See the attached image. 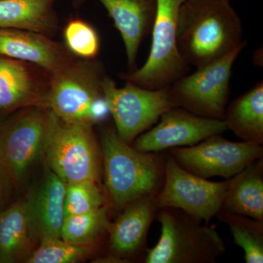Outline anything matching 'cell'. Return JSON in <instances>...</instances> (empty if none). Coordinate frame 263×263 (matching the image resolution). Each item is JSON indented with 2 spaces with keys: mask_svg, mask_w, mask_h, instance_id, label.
<instances>
[{
  "mask_svg": "<svg viewBox=\"0 0 263 263\" xmlns=\"http://www.w3.org/2000/svg\"><path fill=\"white\" fill-rule=\"evenodd\" d=\"M241 21L228 0H185L180 8L176 47L189 66L219 60L243 43Z\"/></svg>",
  "mask_w": 263,
  "mask_h": 263,
  "instance_id": "1",
  "label": "cell"
},
{
  "mask_svg": "<svg viewBox=\"0 0 263 263\" xmlns=\"http://www.w3.org/2000/svg\"><path fill=\"white\" fill-rule=\"evenodd\" d=\"M105 186L114 206L122 211L146 195H157L164 179V162L154 152H141L107 127L101 136Z\"/></svg>",
  "mask_w": 263,
  "mask_h": 263,
  "instance_id": "2",
  "label": "cell"
},
{
  "mask_svg": "<svg viewBox=\"0 0 263 263\" xmlns=\"http://www.w3.org/2000/svg\"><path fill=\"white\" fill-rule=\"evenodd\" d=\"M106 76L95 59L74 60L50 75L48 108L65 122L90 126L103 122L110 115L102 87Z\"/></svg>",
  "mask_w": 263,
  "mask_h": 263,
  "instance_id": "3",
  "label": "cell"
},
{
  "mask_svg": "<svg viewBox=\"0 0 263 263\" xmlns=\"http://www.w3.org/2000/svg\"><path fill=\"white\" fill-rule=\"evenodd\" d=\"M160 239L146 251V263H214L226 246L215 226L174 209H158Z\"/></svg>",
  "mask_w": 263,
  "mask_h": 263,
  "instance_id": "4",
  "label": "cell"
},
{
  "mask_svg": "<svg viewBox=\"0 0 263 263\" xmlns=\"http://www.w3.org/2000/svg\"><path fill=\"white\" fill-rule=\"evenodd\" d=\"M43 157L66 183L100 179L101 157L92 126L65 122L53 113Z\"/></svg>",
  "mask_w": 263,
  "mask_h": 263,
  "instance_id": "5",
  "label": "cell"
},
{
  "mask_svg": "<svg viewBox=\"0 0 263 263\" xmlns=\"http://www.w3.org/2000/svg\"><path fill=\"white\" fill-rule=\"evenodd\" d=\"M152 43L146 63L122 79L147 89L166 87L186 75L190 66L176 47V27L181 5L185 0H156Z\"/></svg>",
  "mask_w": 263,
  "mask_h": 263,
  "instance_id": "6",
  "label": "cell"
},
{
  "mask_svg": "<svg viewBox=\"0 0 263 263\" xmlns=\"http://www.w3.org/2000/svg\"><path fill=\"white\" fill-rule=\"evenodd\" d=\"M246 46L243 41L228 54L170 85L177 107L199 117L222 120L229 100L233 65Z\"/></svg>",
  "mask_w": 263,
  "mask_h": 263,
  "instance_id": "7",
  "label": "cell"
},
{
  "mask_svg": "<svg viewBox=\"0 0 263 263\" xmlns=\"http://www.w3.org/2000/svg\"><path fill=\"white\" fill-rule=\"evenodd\" d=\"M102 87L118 136L129 144L157 123L164 112L177 107L169 86L147 89L126 81L124 87L118 88L106 76Z\"/></svg>",
  "mask_w": 263,
  "mask_h": 263,
  "instance_id": "8",
  "label": "cell"
},
{
  "mask_svg": "<svg viewBox=\"0 0 263 263\" xmlns=\"http://www.w3.org/2000/svg\"><path fill=\"white\" fill-rule=\"evenodd\" d=\"M52 119L49 108H24L0 131V162L12 184L23 182L43 156Z\"/></svg>",
  "mask_w": 263,
  "mask_h": 263,
  "instance_id": "9",
  "label": "cell"
},
{
  "mask_svg": "<svg viewBox=\"0 0 263 263\" xmlns=\"http://www.w3.org/2000/svg\"><path fill=\"white\" fill-rule=\"evenodd\" d=\"M230 181L215 182L199 177L169 155L164 161L163 183L156 196L157 207L180 209L209 224L222 207Z\"/></svg>",
  "mask_w": 263,
  "mask_h": 263,
  "instance_id": "10",
  "label": "cell"
},
{
  "mask_svg": "<svg viewBox=\"0 0 263 263\" xmlns=\"http://www.w3.org/2000/svg\"><path fill=\"white\" fill-rule=\"evenodd\" d=\"M170 155L183 169L199 177L230 179L262 158L263 148L262 145L230 141L216 135L194 146L171 148Z\"/></svg>",
  "mask_w": 263,
  "mask_h": 263,
  "instance_id": "11",
  "label": "cell"
},
{
  "mask_svg": "<svg viewBox=\"0 0 263 263\" xmlns=\"http://www.w3.org/2000/svg\"><path fill=\"white\" fill-rule=\"evenodd\" d=\"M227 130L222 120L199 117L176 107L164 112L155 127L137 137L133 148L157 153L176 147L194 146Z\"/></svg>",
  "mask_w": 263,
  "mask_h": 263,
  "instance_id": "12",
  "label": "cell"
},
{
  "mask_svg": "<svg viewBox=\"0 0 263 263\" xmlns=\"http://www.w3.org/2000/svg\"><path fill=\"white\" fill-rule=\"evenodd\" d=\"M50 74L41 67L0 57V110L48 108Z\"/></svg>",
  "mask_w": 263,
  "mask_h": 263,
  "instance_id": "13",
  "label": "cell"
},
{
  "mask_svg": "<svg viewBox=\"0 0 263 263\" xmlns=\"http://www.w3.org/2000/svg\"><path fill=\"white\" fill-rule=\"evenodd\" d=\"M0 57L29 62L50 75L62 70L75 57L51 37L30 31L0 29Z\"/></svg>",
  "mask_w": 263,
  "mask_h": 263,
  "instance_id": "14",
  "label": "cell"
},
{
  "mask_svg": "<svg viewBox=\"0 0 263 263\" xmlns=\"http://www.w3.org/2000/svg\"><path fill=\"white\" fill-rule=\"evenodd\" d=\"M66 182L48 168L37 187L25 199L34 240L61 238L65 219Z\"/></svg>",
  "mask_w": 263,
  "mask_h": 263,
  "instance_id": "15",
  "label": "cell"
},
{
  "mask_svg": "<svg viewBox=\"0 0 263 263\" xmlns=\"http://www.w3.org/2000/svg\"><path fill=\"white\" fill-rule=\"evenodd\" d=\"M157 195H146L128 204L123 212L110 223V249L111 257L119 262H125L124 257L134 255L146 243L147 234L157 215L158 207Z\"/></svg>",
  "mask_w": 263,
  "mask_h": 263,
  "instance_id": "16",
  "label": "cell"
},
{
  "mask_svg": "<svg viewBox=\"0 0 263 263\" xmlns=\"http://www.w3.org/2000/svg\"><path fill=\"white\" fill-rule=\"evenodd\" d=\"M77 4L83 0H74ZM108 10L125 46L128 72L137 70L140 46L152 30L156 0H99Z\"/></svg>",
  "mask_w": 263,
  "mask_h": 263,
  "instance_id": "17",
  "label": "cell"
},
{
  "mask_svg": "<svg viewBox=\"0 0 263 263\" xmlns=\"http://www.w3.org/2000/svg\"><path fill=\"white\" fill-rule=\"evenodd\" d=\"M56 0H0V29H20L45 34L57 32Z\"/></svg>",
  "mask_w": 263,
  "mask_h": 263,
  "instance_id": "18",
  "label": "cell"
},
{
  "mask_svg": "<svg viewBox=\"0 0 263 263\" xmlns=\"http://www.w3.org/2000/svg\"><path fill=\"white\" fill-rule=\"evenodd\" d=\"M221 209L263 222L262 158L230 179Z\"/></svg>",
  "mask_w": 263,
  "mask_h": 263,
  "instance_id": "19",
  "label": "cell"
},
{
  "mask_svg": "<svg viewBox=\"0 0 263 263\" xmlns=\"http://www.w3.org/2000/svg\"><path fill=\"white\" fill-rule=\"evenodd\" d=\"M35 243L25 200L0 211V263L26 262Z\"/></svg>",
  "mask_w": 263,
  "mask_h": 263,
  "instance_id": "20",
  "label": "cell"
},
{
  "mask_svg": "<svg viewBox=\"0 0 263 263\" xmlns=\"http://www.w3.org/2000/svg\"><path fill=\"white\" fill-rule=\"evenodd\" d=\"M223 122L228 129L242 141L263 143V83L235 99L224 112Z\"/></svg>",
  "mask_w": 263,
  "mask_h": 263,
  "instance_id": "21",
  "label": "cell"
},
{
  "mask_svg": "<svg viewBox=\"0 0 263 263\" xmlns=\"http://www.w3.org/2000/svg\"><path fill=\"white\" fill-rule=\"evenodd\" d=\"M229 227L235 245L245 252L247 263L263 262V222L221 209L216 215Z\"/></svg>",
  "mask_w": 263,
  "mask_h": 263,
  "instance_id": "22",
  "label": "cell"
},
{
  "mask_svg": "<svg viewBox=\"0 0 263 263\" xmlns=\"http://www.w3.org/2000/svg\"><path fill=\"white\" fill-rule=\"evenodd\" d=\"M110 222L105 206L91 212L65 216L61 230V238L73 245H94L95 240L108 232Z\"/></svg>",
  "mask_w": 263,
  "mask_h": 263,
  "instance_id": "23",
  "label": "cell"
},
{
  "mask_svg": "<svg viewBox=\"0 0 263 263\" xmlns=\"http://www.w3.org/2000/svg\"><path fill=\"white\" fill-rule=\"evenodd\" d=\"M94 245H79L68 243L62 238H51L40 242L27 263H74L89 258Z\"/></svg>",
  "mask_w": 263,
  "mask_h": 263,
  "instance_id": "24",
  "label": "cell"
},
{
  "mask_svg": "<svg viewBox=\"0 0 263 263\" xmlns=\"http://www.w3.org/2000/svg\"><path fill=\"white\" fill-rule=\"evenodd\" d=\"M65 47L81 60H95L100 49V37L96 29L79 18H71L63 29Z\"/></svg>",
  "mask_w": 263,
  "mask_h": 263,
  "instance_id": "25",
  "label": "cell"
},
{
  "mask_svg": "<svg viewBox=\"0 0 263 263\" xmlns=\"http://www.w3.org/2000/svg\"><path fill=\"white\" fill-rule=\"evenodd\" d=\"M105 197L94 181L66 183L65 216L78 215L104 206Z\"/></svg>",
  "mask_w": 263,
  "mask_h": 263,
  "instance_id": "26",
  "label": "cell"
},
{
  "mask_svg": "<svg viewBox=\"0 0 263 263\" xmlns=\"http://www.w3.org/2000/svg\"><path fill=\"white\" fill-rule=\"evenodd\" d=\"M11 181L3 164L0 162V211L3 210L9 196Z\"/></svg>",
  "mask_w": 263,
  "mask_h": 263,
  "instance_id": "27",
  "label": "cell"
},
{
  "mask_svg": "<svg viewBox=\"0 0 263 263\" xmlns=\"http://www.w3.org/2000/svg\"><path fill=\"white\" fill-rule=\"evenodd\" d=\"M228 1H230V0H228Z\"/></svg>",
  "mask_w": 263,
  "mask_h": 263,
  "instance_id": "28",
  "label": "cell"
}]
</instances>
